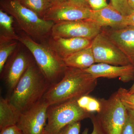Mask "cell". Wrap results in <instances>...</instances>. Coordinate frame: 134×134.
I'll return each instance as SVG.
<instances>
[{"label": "cell", "mask_w": 134, "mask_h": 134, "mask_svg": "<svg viewBox=\"0 0 134 134\" xmlns=\"http://www.w3.org/2000/svg\"><path fill=\"white\" fill-rule=\"evenodd\" d=\"M126 23L127 25H134V10L132 14L126 16Z\"/></svg>", "instance_id": "cell-28"}, {"label": "cell", "mask_w": 134, "mask_h": 134, "mask_svg": "<svg viewBox=\"0 0 134 134\" xmlns=\"http://www.w3.org/2000/svg\"><path fill=\"white\" fill-rule=\"evenodd\" d=\"M41 134H46L45 133L44 131V132L42 133Z\"/></svg>", "instance_id": "cell-34"}, {"label": "cell", "mask_w": 134, "mask_h": 134, "mask_svg": "<svg viewBox=\"0 0 134 134\" xmlns=\"http://www.w3.org/2000/svg\"><path fill=\"white\" fill-rule=\"evenodd\" d=\"M91 47L96 63L115 66L133 65L129 58L112 41L105 31H102L92 40Z\"/></svg>", "instance_id": "cell-7"}, {"label": "cell", "mask_w": 134, "mask_h": 134, "mask_svg": "<svg viewBox=\"0 0 134 134\" xmlns=\"http://www.w3.org/2000/svg\"><path fill=\"white\" fill-rule=\"evenodd\" d=\"M97 79L84 70L67 67L62 79L50 86L43 99L49 106L77 100L94 90Z\"/></svg>", "instance_id": "cell-1"}, {"label": "cell", "mask_w": 134, "mask_h": 134, "mask_svg": "<svg viewBox=\"0 0 134 134\" xmlns=\"http://www.w3.org/2000/svg\"><path fill=\"white\" fill-rule=\"evenodd\" d=\"M117 93L123 105L129 111H134V92L129 93L128 90L120 88Z\"/></svg>", "instance_id": "cell-22"}, {"label": "cell", "mask_w": 134, "mask_h": 134, "mask_svg": "<svg viewBox=\"0 0 134 134\" xmlns=\"http://www.w3.org/2000/svg\"><path fill=\"white\" fill-rule=\"evenodd\" d=\"M0 4L1 9L12 16L27 36L41 40L51 34L54 23L40 17L18 0H1Z\"/></svg>", "instance_id": "cell-3"}, {"label": "cell", "mask_w": 134, "mask_h": 134, "mask_svg": "<svg viewBox=\"0 0 134 134\" xmlns=\"http://www.w3.org/2000/svg\"><path fill=\"white\" fill-rule=\"evenodd\" d=\"M121 134H134V111L128 110V116Z\"/></svg>", "instance_id": "cell-24"}, {"label": "cell", "mask_w": 134, "mask_h": 134, "mask_svg": "<svg viewBox=\"0 0 134 134\" xmlns=\"http://www.w3.org/2000/svg\"><path fill=\"white\" fill-rule=\"evenodd\" d=\"M70 1V0H51V1H52V5L57 4V3L64 2L66 1Z\"/></svg>", "instance_id": "cell-31"}, {"label": "cell", "mask_w": 134, "mask_h": 134, "mask_svg": "<svg viewBox=\"0 0 134 134\" xmlns=\"http://www.w3.org/2000/svg\"><path fill=\"white\" fill-rule=\"evenodd\" d=\"M92 125L93 127V131L91 133L89 134V129L86 128L84 130L83 132L82 133V134H100L96 125L93 124H92Z\"/></svg>", "instance_id": "cell-29"}, {"label": "cell", "mask_w": 134, "mask_h": 134, "mask_svg": "<svg viewBox=\"0 0 134 134\" xmlns=\"http://www.w3.org/2000/svg\"><path fill=\"white\" fill-rule=\"evenodd\" d=\"M101 29V27L88 19L63 22L54 24L51 35L52 37L93 40L102 31Z\"/></svg>", "instance_id": "cell-9"}, {"label": "cell", "mask_w": 134, "mask_h": 134, "mask_svg": "<svg viewBox=\"0 0 134 134\" xmlns=\"http://www.w3.org/2000/svg\"><path fill=\"white\" fill-rule=\"evenodd\" d=\"M0 134H24L16 125L5 128L1 130Z\"/></svg>", "instance_id": "cell-27"}, {"label": "cell", "mask_w": 134, "mask_h": 134, "mask_svg": "<svg viewBox=\"0 0 134 134\" xmlns=\"http://www.w3.org/2000/svg\"><path fill=\"white\" fill-rule=\"evenodd\" d=\"M128 2L130 8L134 10V0H128Z\"/></svg>", "instance_id": "cell-30"}, {"label": "cell", "mask_w": 134, "mask_h": 134, "mask_svg": "<svg viewBox=\"0 0 134 134\" xmlns=\"http://www.w3.org/2000/svg\"><path fill=\"white\" fill-rule=\"evenodd\" d=\"M22 113L7 99L0 98V130L16 125Z\"/></svg>", "instance_id": "cell-16"}, {"label": "cell", "mask_w": 134, "mask_h": 134, "mask_svg": "<svg viewBox=\"0 0 134 134\" xmlns=\"http://www.w3.org/2000/svg\"><path fill=\"white\" fill-rule=\"evenodd\" d=\"M18 41L31 53L39 69L51 85L61 79L68 67L63 59L48 44L37 43L30 37L25 35L19 36Z\"/></svg>", "instance_id": "cell-4"}, {"label": "cell", "mask_w": 134, "mask_h": 134, "mask_svg": "<svg viewBox=\"0 0 134 134\" xmlns=\"http://www.w3.org/2000/svg\"><path fill=\"white\" fill-rule=\"evenodd\" d=\"M92 10H98L108 6L106 0H86Z\"/></svg>", "instance_id": "cell-26"}, {"label": "cell", "mask_w": 134, "mask_h": 134, "mask_svg": "<svg viewBox=\"0 0 134 134\" xmlns=\"http://www.w3.org/2000/svg\"><path fill=\"white\" fill-rule=\"evenodd\" d=\"M105 32L112 41L129 58L134 65V25H127Z\"/></svg>", "instance_id": "cell-15"}, {"label": "cell", "mask_w": 134, "mask_h": 134, "mask_svg": "<svg viewBox=\"0 0 134 134\" xmlns=\"http://www.w3.org/2000/svg\"><path fill=\"white\" fill-rule=\"evenodd\" d=\"M81 123L77 122L67 125L63 128L58 134H79Z\"/></svg>", "instance_id": "cell-25"}, {"label": "cell", "mask_w": 134, "mask_h": 134, "mask_svg": "<svg viewBox=\"0 0 134 134\" xmlns=\"http://www.w3.org/2000/svg\"><path fill=\"white\" fill-rule=\"evenodd\" d=\"M88 19L101 28L109 26L116 29L127 26L126 16L121 14L111 4L99 10H92Z\"/></svg>", "instance_id": "cell-14"}, {"label": "cell", "mask_w": 134, "mask_h": 134, "mask_svg": "<svg viewBox=\"0 0 134 134\" xmlns=\"http://www.w3.org/2000/svg\"><path fill=\"white\" fill-rule=\"evenodd\" d=\"M84 70L97 79L99 77L119 78L123 82H127L134 79V65H133L115 66L98 63Z\"/></svg>", "instance_id": "cell-12"}, {"label": "cell", "mask_w": 134, "mask_h": 134, "mask_svg": "<svg viewBox=\"0 0 134 134\" xmlns=\"http://www.w3.org/2000/svg\"><path fill=\"white\" fill-rule=\"evenodd\" d=\"M49 105L43 98L22 113L17 126L24 134H41L47 122Z\"/></svg>", "instance_id": "cell-10"}, {"label": "cell", "mask_w": 134, "mask_h": 134, "mask_svg": "<svg viewBox=\"0 0 134 134\" xmlns=\"http://www.w3.org/2000/svg\"><path fill=\"white\" fill-rule=\"evenodd\" d=\"M11 56L1 74L10 93L32 62L26 53L22 51L15 52Z\"/></svg>", "instance_id": "cell-11"}, {"label": "cell", "mask_w": 134, "mask_h": 134, "mask_svg": "<svg viewBox=\"0 0 134 134\" xmlns=\"http://www.w3.org/2000/svg\"><path fill=\"white\" fill-rule=\"evenodd\" d=\"M91 10L89 5L70 0L52 5L43 18L54 24L86 20L90 18Z\"/></svg>", "instance_id": "cell-8"}, {"label": "cell", "mask_w": 134, "mask_h": 134, "mask_svg": "<svg viewBox=\"0 0 134 134\" xmlns=\"http://www.w3.org/2000/svg\"><path fill=\"white\" fill-rule=\"evenodd\" d=\"M51 85L37 65L32 62L8 99L22 113L41 100Z\"/></svg>", "instance_id": "cell-2"}, {"label": "cell", "mask_w": 134, "mask_h": 134, "mask_svg": "<svg viewBox=\"0 0 134 134\" xmlns=\"http://www.w3.org/2000/svg\"><path fill=\"white\" fill-rule=\"evenodd\" d=\"M101 109L96 115L92 113V124L100 134H121L128 116V110L123 105L117 91L107 99L99 98Z\"/></svg>", "instance_id": "cell-5"}, {"label": "cell", "mask_w": 134, "mask_h": 134, "mask_svg": "<svg viewBox=\"0 0 134 134\" xmlns=\"http://www.w3.org/2000/svg\"><path fill=\"white\" fill-rule=\"evenodd\" d=\"M72 1L78 3L88 5L87 2H86V0H72Z\"/></svg>", "instance_id": "cell-32"}, {"label": "cell", "mask_w": 134, "mask_h": 134, "mask_svg": "<svg viewBox=\"0 0 134 134\" xmlns=\"http://www.w3.org/2000/svg\"><path fill=\"white\" fill-rule=\"evenodd\" d=\"M92 39L85 38L51 37L48 44L63 59L91 46Z\"/></svg>", "instance_id": "cell-13"}, {"label": "cell", "mask_w": 134, "mask_h": 134, "mask_svg": "<svg viewBox=\"0 0 134 134\" xmlns=\"http://www.w3.org/2000/svg\"><path fill=\"white\" fill-rule=\"evenodd\" d=\"M66 66L82 70L88 68L96 63L90 46L63 59Z\"/></svg>", "instance_id": "cell-17"}, {"label": "cell", "mask_w": 134, "mask_h": 134, "mask_svg": "<svg viewBox=\"0 0 134 134\" xmlns=\"http://www.w3.org/2000/svg\"><path fill=\"white\" fill-rule=\"evenodd\" d=\"M110 4L125 16L129 15L134 10L129 7L128 0H111Z\"/></svg>", "instance_id": "cell-23"}, {"label": "cell", "mask_w": 134, "mask_h": 134, "mask_svg": "<svg viewBox=\"0 0 134 134\" xmlns=\"http://www.w3.org/2000/svg\"><path fill=\"white\" fill-rule=\"evenodd\" d=\"M77 104L85 111L98 113L101 109V104L99 99L88 95L82 96L77 100Z\"/></svg>", "instance_id": "cell-21"}, {"label": "cell", "mask_w": 134, "mask_h": 134, "mask_svg": "<svg viewBox=\"0 0 134 134\" xmlns=\"http://www.w3.org/2000/svg\"><path fill=\"white\" fill-rule=\"evenodd\" d=\"M22 5L43 18L52 5L51 0H18Z\"/></svg>", "instance_id": "cell-20"}, {"label": "cell", "mask_w": 134, "mask_h": 134, "mask_svg": "<svg viewBox=\"0 0 134 134\" xmlns=\"http://www.w3.org/2000/svg\"><path fill=\"white\" fill-rule=\"evenodd\" d=\"M128 92L129 93H133L134 92V82L132 85V87L130 88L129 90H128Z\"/></svg>", "instance_id": "cell-33"}, {"label": "cell", "mask_w": 134, "mask_h": 134, "mask_svg": "<svg viewBox=\"0 0 134 134\" xmlns=\"http://www.w3.org/2000/svg\"><path fill=\"white\" fill-rule=\"evenodd\" d=\"M91 114L80 108L77 100L49 106L47 110V122L45 133L58 134L67 125L90 118Z\"/></svg>", "instance_id": "cell-6"}, {"label": "cell", "mask_w": 134, "mask_h": 134, "mask_svg": "<svg viewBox=\"0 0 134 134\" xmlns=\"http://www.w3.org/2000/svg\"><path fill=\"white\" fill-rule=\"evenodd\" d=\"M14 20L12 16L2 9L0 10V26L2 31L1 36L18 41L19 36L16 34L12 26Z\"/></svg>", "instance_id": "cell-19"}, {"label": "cell", "mask_w": 134, "mask_h": 134, "mask_svg": "<svg viewBox=\"0 0 134 134\" xmlns=\"http://www.w3.org/2000/svg\"><path fill=\"white\" fill-rule=\"evenodd\" d=\"M18 41L1 36L0 37V73L3 70L9 58L16 50Z\"/></svg>", "instance_id": "cell-18"}]
</instances>
